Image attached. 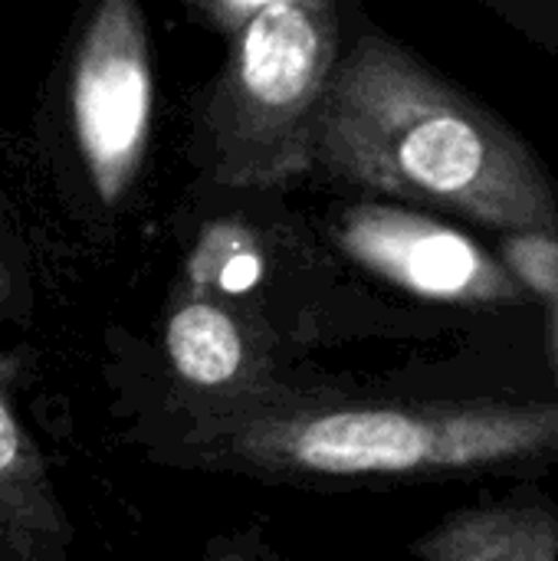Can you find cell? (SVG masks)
<instances>
[{
  "label": "cell",
  "mask_w": 558,
  "mask_h": 561,
  "mask_svg": "<svg viewBox=\"0 0 558 561\" xmlns=\"http://www.w3.org/2000/svg\"><path fill=\"white\" fill-rule=\"evenodd\" d=\"M424 561H558V506L523 490L460 510L411 546Z\"/></svg>",
  "instance_id": "8"
},
{
  "label": "cell",
  "mask_w": 558,
  "mask_h": 561,
  "mask_svg": "<svg viewBox=\"0 0 558 561\" xmlns=\"http://www.w3.org/2000/svg\"><path fill=\"white\" fill-rule=\"evenodd\" d=\"M69 108L89 184L105 207H115L141 171L155 115V72L138 0H95L72 56Z\"/></svg>",
  "instance_id": "4"
},
{
  "label": "cell",
  "mask_w": 558,
  "mask_h": 561,
  "mask_svg": "<svg viewBox=\"0 0 558 561\" xmlns=\"http://www.w3.org/2000/svg\"><path fill=\"white\" fill-rule=\"evenodd\" d=\"M558 450V408L539 401H326L286 388L204 408L194 463L263 480L444 477L533 463Z\"/></svg>",
  "instance_id": "2"
},
{
  "label": "cell",
  "mask_w": 558,
  "mask_h": 561,
  "mask_svg": "<svg viewBox=\"0 0 558 561\" xmlns=\"http://www.w3.org/2000/svg\"><path fill=\"white\" fill-rule=\"evenodd\" d=\"M10 299V273H7V263L0 260V306Z\"/></svg>",
  "instance_id": "12"
},
{
  "label": "cell",
  "mask_w": 558,
  "mask_h": 561,
  "mask_svg": "<svg viewBox=\"0 0 558 561\" xmlns=\"http://www.w3.org/2000/svg\"><path fill=\"white\" fill-rule=\"evenodd\" d=\"M503 263L529 289L558 302V230H513L503 240Z\"/></svg>",
  "instance_id": "9"
},
{
  "label": "cell",
  "mask_w": 558,
  "mask_h": 561,
  "mask_svg": "<svg viewBox=\"0 0 558 561\" xmlns=\"http://www.w3.org/2000/svg\"><path fill=\"white\" fill-rule=\"evenodd\" d=\"M483 3L558 56V0H483Z\"/></svg>",
  "instance_id": "10"
},
{
  "label": "cell",
  "mask_w": 558,
  "mask_h": 561,
  "mask_svg": "<svg viewBox=\"0 0 558 561\" xmlns=\"http://www.w3.org/2000/svg\"><path fill=\"white\" fill-rule=\"evenodd\" d=\"M164 352L174 378L207 408L280 391L260 332L240 309L204 289H191L171 306Z\"/></svg>",
  "instance_id": "6"
},
{
  "label": "cell",
  "mask_w": 558,
  "mask_h": 561,
  "mask_svg": "<svg viewBox=\"0 0 558 561\" xmlns=\"http://www.w3.org/2000/svg\"><path fill=\"white\" fill-rule=\"evenodd\" d=\"M10 388L13 362L0 355V559H56L72 529Z\"/></svg>",
  "instance_id": "7"
},
{
  "label": "cell",
  "mask_w": 558,
  "mask_h": 561,
  "mask_svg": "<svg viewBox=\"0 0 558 561\" xmlns=\"http://www.w3.org/2000/svg\"><path fill=\"white\" fill-rule=\"evenodd\" d=\"M332 230L345 256L418 299L474 309L533 299L503 260L428 214L365 201L345 207Z\"/></svg>",
  "instance_id": "5"
},
{
  "label": "cell",
  "mask_w": 558,
  "mask_h": 561,
  "mask_svg": "<svg viewBox=\"0 0 558 561\" xmlns=\"http://www.w3.org/2000/svg\"><path fill=\"white\" fill-rule=\"evenodd\" d=\"M197 13H204L214 26H220L227 36L240 26V23H247L253 13H260L263 7H270V3H280V0H187Z\"/></svg>",
  "instance_id": "11"
},
{
  "label": "cell",
  "mask_w": 558,
  "mask_h": 561,
  "mask_svg": "<svg viewBox=\"0 0 558 561\" xmlns=\"http://www.w3.org/2000/svg\"><path fill=\"white\" fill-rule=\"evenodd\" d=\"M312 171L503 233L558 230V184L533 145L382 30L335 59Z\"/></svg>",
  "instance_id": "1"
},
{
  "label": "cell",
  "mask_w": 558,
  "mask_h": 561,
  "mask_svg": "<svg viewBox=\"0 0 558 561\" xmlns=\"http://www.w3.org/2000/svg\"><path fill=\"white\" fill-rule=\"evenodd\" d=\"M339 53V0H280L230 33L204 115L217 184L260 191L312 171V131Z\"/></svg>",
  "instance_id": "3"
}]
</instances>
